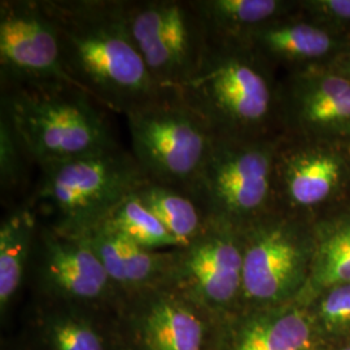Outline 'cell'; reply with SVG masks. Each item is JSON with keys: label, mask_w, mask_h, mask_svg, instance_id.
<instances>
[{"label": "cell", "mask_w": 350, "mask_h": 350, "mask_svg": "<svg viewBox=\"0 0 350 350\" xmlns=\"http://www.w3.org/2000/svg\"><path fill=\"white\" fill-rule=\"evenodd\" d=\"M135 193L174 237L180 248L198 238L209 225L199 204L182 189L150 180Z\"/></svg>", "instance_id": "cell-22"}, {"label": "cell", "mask_w": 350, "mask_h": 350, "mask_svg": "<svg viewBox=\"0 0 350 350\" xmlns=\"http://www.w3.org/2000/svg\"><path fill=\"white\" fill-rule=\"evenodd\" d=\"M39 169V183L29 204L38 215L47 217L43 224L72 237L86 235L150 182L131 150L120 144Z\"/></svg>", "instance_id": "cell-3"}, {"label": "cell", "mask_w": 350, "mask_h": 350, "mask_svg": "<svg viewBox=\"0 0 350 350\" xmlns=\"http://www.w3.org/2000/svg\"><path fill=\"white\" fill-rule=\"evenodd\" d=\"M113 322L121 350H218L224 325L167 284L122 297Z\"/></svg>", "instance_id": "cell-8"}, {"label": "cell", "mask_w": 350, "mask_h": 350, "mask_svg": "<svg viewBox=\"0 0 350 350\" xmlns=\"http://www.w3.org/2000/svg\"><path fill=\"white\" fill-rule=\"evenodd\" d=\"M39 224L38 213L30 204L13 209L0 224V315L3 319L30 270Z\"/></svg>", "instance_id": "cell-20"}, {"label": "cell", "mask_w": 350, "mask_h": 350, "mask_svg": "<svg viewBox=\"0 0 350 350\" xmlns=\"http://www.w3.org/2000/svg\"><path fill=\"white\" fill-rule=\"evenodd\" d=\"M27 157L7 113H0V185L3 192H11L23 183ZM29 159V157H27Z\"/></svg>", "instance_id": "cell-25"}, {"label": "cell", "mask_w": 350, "mask_h": 350, "mask_svg": "<svg viewBox=\"0 0 350 350\" xmlns=\"http://www.w3.org/2000/svg\"><path fill=\"white\" fill-rule=\"evenodd\" d=\"M327 68L350 79V37L348 38V42L344 50L341 51V53L335 59V62Z\"/></svg>", "instance_id": "cell-27"}, {"label": "cell", "mask_w": 350, "mask_h": 350, "mask_svg": "<svg viewBox=\"0 0 350 350\" xmlns=\"http://www.w3.org/2000/svg\"><path fill=\"white\" fill-rule=\"evenodd\" d=\"M57 30L66 75L92 100L127 114L166 90L131 37L125 0H40Z\"/></svg>", "instance_id": "cell-1"}, {"label": "cell", "mask_w": 350, "mask_h": 350, "mask_svg": "<svg viewBox=\"0 0 350 350\" xmlns=\"http://www.w3.org/2000/svg\"><path fill=\"white\" fill-rule=\"evenodd\" d=\"M113 312L37 302L33 349L121 350Z\"/></svg>", "instance_id": "cell-17"}, {"label": "cell", "mask_w": 350, "mask_h": 350, "mask_svg": "<svg viewBox=\"0 0 350 350\" xmlns=\"http://www.w3.org/2000/svg\"><path fill=\"white\" fill-rule=\"evenodd\" d=\"M30 350H34V349H30Z\"/></svg>", "instance_id": "cell-29"}, {"label": "cell", "mask_w": 350, "mask_h": 350, "mask_svg": "<svg viewBox=\"0 0 350 350\" xmlns=\"http://www.w3.org/2000/svg\"><path fill=\"white\" fill-rule=\"evenodd\" d=\"M167 284L225 323L241 312L243 252L240 231L209 222L187 245L173 250Z\"/></svg>", "instance_id": "cell-11"}, {"label": "cell", "mask_w": 350, "mask_h": 350, "mask_svg": "<svg viewBox=\"0 0 350 350\" xmlns=\"http://www.w3.org/2000/svg\"><path fill=\"white\" fill-rule=\"evenodd\" d=\"M175 91L215 138L282 135L275 70L240 40L209 36L196 70Z\"/></svg>", "instance_id": "cell-2"}, {"label": "cell", "mask_w": 350, "mask_h": 350, "mask_svg": "<svg viewBox=\"0 0 350 350\" xmlns=\"http://www.w3.org/2000/svg\"><path fill=\"white\" fill-rule=\"evenodd\" d=\"M240 239L241 312L297 300L312 270L313 221L274 208L240 230Z\"/></svg>", "instance_id": "cell-6"}, {"label": "cell", "mask_w": 350, "mask_h": 350, "mask_svg": "<svg viewBox=\"0 0 350 350\" xmlns=\"http://www.w3.org/2000/svg\"><path fill=\"white\" fill-rule=\"evenodd\" d=\"M317 335L306 305L243 310L222 325L218 350H318Z\"/></svg>", "instance_id": "cell-16"}, {"label": "cell", "mask_w": 350, "mask_h": 350, "mask_svg": "<svg viewBox=\"0 0 350 350\" xmlns=\"http://www.w3.org/2000/svg\"><path fill=\"white\" fill-rule=\"evenodd\" d=\"M37 302L114 310L120 295L86 238L40 222L30 265Z\"/></svg>", "instance_id": "cell-12"}, {"label": "cell", "mask_w": 350, "mask_h": 350, "mask_svg": "<svg viewBox=\"0 0 350 350\" xmlns=\"http://www.w3.org/2000/svg\"><path fill=\"white\" fill-rule=\"evenodd\" d=\"M350 202V146L280 135L274 208L317 219Z\"/></svg>", "instance_id": "cell-10"}, {"label": "cell", "mask_w": 350, "mask_h": 350, "mask_svg": "<svg viewBox=\"0 0 350 350\" xmlns=\"http://www.w3.org/2000/svg\"><path fill=\"white\" fill-rule=\"evenodd\" d=\"M279 137L215 138L189 189L209 222L243 230L274 209Z\"/></svg>", "instance_id": "cell-5"}, {"label": "cell", "mask_w": 350, "mask_h": 350, "mask_svg": "<svg viewBox=\"0 0 350 350\" xmlns=\"http://www.w3.org/2000/svg\"><path fill=\"white\" fill-rule=\"evenodd\" d=\"M131 37L153 79L180 88L200 63L209 33L192 0H125Z\"/></svg>", "instance_id": "cell-9"}, {"label": "cell", "mask_w": 350, "mask_h": 350, "mask_svg": "<svg viewBox=\"0 0 350 350\" xmlns=\"http://www.w3.org/2000/svg\"><path fill=\"white\" fill-rule=\"evenodd\" d=\"M243 42L263 63L276 70L329 66L344 50L348 38L317 25L297 11L250 31Z\"/></svg>", "instance_id": "cell-15"}, {"label": "cell", "mask_w": 350, "mask_h": 350, "mask_svg": "<svg viewBox=\"0 0 350 350\" xmlns=\"http://www.w3.org/2000/svg\"><path fill=\"white\" fill-rule=\"evenodd\" d=\"M211 37L241 40L254 29L297 11L299 0H192Z\"/></svg>", "instance_id": "cell-21"}, {"label": "cell", "mask_w": 350, "mask_h": 350, "mask_svg": "<svg viewBox=\"0 0 350 350\" xmlns=\"http://www.w3.org/2000/svg\"><path fill=\"white\" fill-rule=\"evenodd\" d=\"M98 227L105 228L146 250L180 248L179 243L160 219L139 200L137 193L122 201Z\"/></svg>", "instance_id": "cell-23"}, {"label": "cell", "mask_w": 350, "mask_h": 350, "mask_svg": "<svg viewBox=\"0 0 350 350\" xmlns=\"http://www.w3.org/2000/svg\"><path fill=\"white\" fill-rule=\"evenodd\" d=\"M306 306L323 345L350 341V283L327 288Z\"/></svg>", "instance_id": "cell-24"}, {"label": "cell", "mask_w": 350, "mask_h": 350, "mask_svg": "<svg viewBox=\"0 0 350 350\" xmlns=\"http://www.w3.org/2000/svg\"><path fill=\"white\" fill-rule=\"evenodd\" d=\"M309 280L296 301L308 305L327 288L350 283V202L313 221Z\"/></svg>", "instance_id": "cell-19"}, {"label": "cell", "mask_w": 350, "mask_h": 350, "mask_svg": "<svg viewBox=\"0 0 350 350\" xmlns=\"http://www.w3.org/2000/svg\"><path fill=\"white\" fill-rule=\"evenodd\" d=\"M131 153L150 182L189 192L215 137L175 90L125 116Z\"/></svg>", "instance_id": "cell-7"}, {"label": "cell", "mask_w": 350, "mask_h": 350, "mask_svg": "<svg viewBox=\"0 0 350 350\" xmlns=\"http://www.w3.org/2000/svg\"><path fill=\"white\" fill-rule=\"evenodd\" d=\"M318 350H350V341L340 342V344H331V345H323Z\"/></svg>", "instance_id": "cell-28"}, {"label": "cell", "mask_w": 350, "mask_h": 350, "mask_svg": "<svg viewBox=\"0 0 350 350\" xmlns=\"http://www.w3.org/2000/svg\"><path fill=\"white\" fill-rule=\"evenodd\" d=\"M86 238L120 295L125 296L163 284L172 265L173 250H150L96 227Z\"/></svg>", "instance_id": "cell-18"}, {"label": "cell", "mask_w": 350, "mask_h": 350, "mask_svg": "<svg viewBox=\"0 0 350 350\" xmlns=\"http://www.w3.org/2000/svg\"><path fill=\"white\" fill-rule=\"evenodd\" d=\"M299 13L335 34L350 37V0H299Z\"/></svg>", "instance_id": "cell-26"}, {"label": "cell", "mask_w": 350, "mask_h": 350, "mask_svg": "<svg viewBox=\"0 0 350 350\" xmlns=\"http://www.w3.org/2000/svg\"><path fill=\"white\" fill-rule=\"evenodd\" d=\"M7 113L27 157L44 166L83 157L118 144L104 113L70 85L1 90Z\"/></svg>", "instance_id": "cell-4"}, {"label": "cell", "mask_w": 350, "mask_h": 350, "mask_svg": "<svg viewBox=\"0 0 350 350\" xmlns=\"http://www.w3.org/2000/svg\"><path fill=\"white\" fill-rule=\"evenodd\" d=\"M1 90L34 85H70L57 30L40 0L0 1ZM82 91V90H81Z\"/></svg>", "instance_id": "cell-13"}, {"label": "cell", "mask_w": 350, "mask_h": 350, "mask_svg": "<svg viewBox=\"0 0 350 350\" xmlns=\"http://www.w3.org/2000/svg\"><path fill=\"white\" fill-rule=\"evenodd\" d=\"M282 135L350 146V79L327 66L279 79Z\"/></svg>", "instance_id": "cell-14"}]
</instances>
